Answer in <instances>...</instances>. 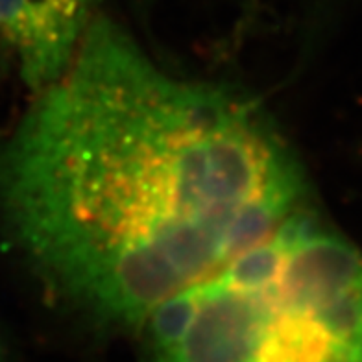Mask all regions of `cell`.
<instances>
[{
  "label": "cell",
  "instance_id": "obj_1",
  "mask_svg": "<svg viewBox=\"0 0 362 362\" xmlns=\"http://www.w3.org/2000/svg\"><path fill=\"white\" fill-rule=\"evenodd\" d=\"M301 209L303 172L259 107L174 76L104 17L0 148V224L102 324L143 327Z\"/></svg>",
  "mask_w": 362,
  "mask_h": 362
},
{
  "label": "cell",
  "instance_id": "obj_2",
  "mask_svg": "<svg viewBox=\"0 0 362 362\" xmlns=\"http://www.w3.org/2000/svg\"><path fill=\"white\" fill-rule=\"evenodd\" d=\"M143 329L153 362H362V253L301 209Z\"/></svg>",
  "mask_w": 362,
  "mask_h": 362
},
{
  "label": "cell",
  "instance_id": "obj_3",
  "mask_svg": "<svg viewBox=\"0 0 362 362\" xmlns=\"http://www.w3.org/2000/svg\"><path fill=\"white\" fill-rule=\"evenodd\" d=\"M102 0H0V47L35 93L69 65Z\"/></svg>",
  "mask_w": 362,
  "mask_h": 362
},
{
  "label": "cell",
  "instance_id": "obj_4",
  "mask_svg": "<svg viewBox=\"0 0 362 362\" xmlns=\"http://www.w3.org/2000/svg\"><path fill=\"white\" fill-rule=\"evenodd\" d=\"M0 362H8V358H6V348H4V342H2V339H0Z\"/></svg>",
  "mask_w": 362,
  "mask_h": 362
}]
</instances>
